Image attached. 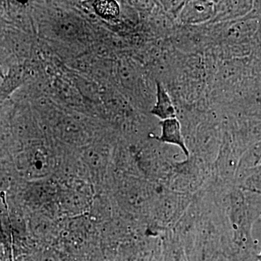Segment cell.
Returning a JSON list of instances; mask_svg holds the SVG:
<instances>
[{"label": "cell", "mask_w": 261, "mask_h": 261, "mask_svg": "<svg viewBox=\"0 0 261 261\" xmlns=\"http://www.w3.org/2000/svg\"><path fill=\"white\" fill-rule=\"evenodd\" d=\"M257 261H261V251L258 255H257Z\"/></svg>", "instance_id": "6"}, {"label": "cell", "mask_w": 261, "mask_h": 261, "mask_svg": "<svg viewBox=\"0 0 261 261\" xmlns=\"http://www.w3.org/2000/svg\"><path fill=\"white\" fill-rule=\"evenodd\" d=\"M214 5L210 2L195 1L187 3L181 13V20L185 23H199L212 17Z\"/></svg>", "instance_id": "2"}, {"label": "cell", "mask_w": 261, "mask_h": 261, "mask_svg": "<svg viewBox=\"0 0 261 261\" xmlns=\"http://www.w3.org/2000/svg\"><path fill=\"white\" fill-rule=\"evenodd\" d=\"M160 125L161 126V135L160 137H156V140L164 143L177 146L187 158H189L190 152L182 135L181 124L177 118L163 120L160 122Z\"/></svg>", "instance_id": "1"}, {"label": "cell", "mask_w": 261, "mask_h": 261, "mask_svg": "<svg viewBox=\"0 0 261 261\" xmlns=\"http://www.w3.org/2000/svg\"><path fill=\"white\" fill-rule=\"evenodd\" d=\"M156 89L157 101L154 107L151 110V113L159 118L161 121L168 118H176V109L172 100L163 84L158 81H156Z\"/></svg>", "instance_id": "3"}, {"label": "cell", "mask_w": 261, "mask_h": 261, "mask_svg": "<svg viewBox=\"0 0 261 261\" xmlns=\"http://www.w3.org/2000/svg\"><path fill=\"white\" fill-rule=\"evenodd\" d=\"M243 189L244 190H245V191H248V192H252V193H256V194H258V195H261L260 190H257V189L247 188V187H243Z\"/></svg>", "instance_id": "5"}, {"label": "cell", "mask_w": 261, "mask_h": 261, "mask_svg": "<svg viewBox=\"0 0 261 261\" xmlns=\"http://www.w3.org/2000/svg\"><path fill=\"white\" fill-rule=\"evenodd\" d=\"M94 10L105 19L116 18L120 13L119 5L115 1H97L94 4Z\"/></svg>", "instance_id": "4"}]
</instances>
